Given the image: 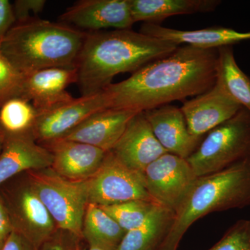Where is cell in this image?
<instances>
[{"label": "cell", "instance_id": "cell-2", "mask_svg": "<svg viewBox=\"0 0 250 250\" xmlns=\"http://www.w3.org/2000/svg\"><path fill=\"white\" fill-rule=\"evenodd\" d=\"M180 45L131 29L87 33L76 62L82 96L103 91L116 75L131 74Z\"/></svg>", "mask_w": 250, "mask_h": 250}, {"label": "cell", "instance_id": "cell-20", "mask_svg": "<svg viewBox=\"0 0 250 250\" xmlns=\"http://www.w3.org/2000/svg\"><path fill=\"white\" fill-rule=\"evenodd\" d=\"M220 3L218 0H130L135 23L156 24L171 16L211 12Z\"/></svg>", "mask_w": 250, "mask_h": 250}, {"label": "cell", "instance_id": "cell-8", "mask_svg": "<svg viewBox=\"0 0 250 250\" xmlns=\"http://www.w3.org/2000/svg\"><path fill=\"white\" fill-rule=\"evenodd\" d=\"M83 183L88 203L108 206L135 200L155 202L148 193L143 173L125 165L111 151L106 153L98 171Z\"/></svg>", "mask_w": 250, "mask_h": 250}, {"label": "cell", "instance_id": "cell-4", "mask_svg": "<svg viewBox=\"0 0 250 250\" xmlns=\"http://www.w3.org/2000/svg\"><path fill=\"white\" fill-rule=\"evenodd\" d=\"M250 207V159L225 170L197 177L175 211L168 234L159 250H177L198 219L213 212Z\"/></svg>", "mask_w": 250, "mask_h": 250}, {"label": "cell", "instance_id": "cell-21", "mask_svg": "<svg viewBox=\"0 0 250 250\" xmlns=\"http://www.w3.org/2000/svg\"><path fill=\"white\" fill-rule=\"evenodd\" d=\"M173 210L157 205L142 225L126 231L116 250H159L168 234Z\"/></svg>", "mask_w": 250, "mask_h": 250}, {"label": "cell", "instance_id": "cell-36", "mask_svg": "<svg viewBox=\"0 0 250 250\" xmlns=\"http://www.w3.org/2000/svg\"></svg>", "mask_w": 250, "mask_h": 250}, {"label": "cell", "instance_id": "cell-25", "mask_svg": "<svg viewBox=\"0 0 250 250\" xmlns=\"http://www.w3.org/2000/svg\"><path fill=\"white\" fill-rule=\"evenodd\" d=\"M157 205L154 202L135 200L100 207L126 232L142 225Z\"/></svg>", "mask_w": 250, "mask_h": 250}, {"label": "cell", "instance_id": "cell-23", "mask_svg": "<svg viewBox=\"0 0 250 250\" xmlns=\"http://www.w3.org/2000/svg\"><path fill=\"white\" fill-rule=\"evenodd\" d=\"M216 82L233 100L250 112V78L240 68L232 46L218 49Z\"/></svg>", "mask_w": 250, "mask_h": 250}, {"label": "cell", "instance_id": "cell-24", "mask_svg": "<svg viewBox=\"0 0 250 250\" xmlns=\"http://www.w3.org/2000/svg\"><path fill=\"white\" fill-rule=\"evenodd\" d=\"M39 113L29 100L11 99L0 107V131L4 134H31Z\"/></svg>", "mask_w": 250, "mask_h": 250}, {"label": "cell", "instance_id": "cell-32", "mask_svg": "<svg viewBox=\"0 0 250 250\" xmlns=\"http://www.w3.org/2000/svg\"><path fill=\"white\" fill-rule=\"evenodd\" d=\"M14 231L7 210L0 200V241L4 243L6 238Z\"/></svg>", "mask_w": 250, "mask_h": 250}, {"label": "cell", "instance_id": "cell-17", "mask_svg": "<svg viewBox=\"0 0 250 250\" xmlns=\"http://www.w3.org/2000/svg\"><path fill=\"white\" fill-rule=\"evenodd\" d=\"M77 82L76 67H53L24 75L22 98L29 100L39 112L72 100L67 92Z\"/></svg>", "mask_w": 250, "mask_h": 250}, {"label": "cell", "instance_id": "cell-1", "mask_svg": "<svg viewBox=\"0 0 250 250\" xmlns=\"http://www.w3.org/2000/svg\"><path fill=\"white\" fill-rule=\"evenodd\" d=\"M218 49L179 46L104 89L108 108L141 113L204 93L216 82Z\"/></svg>", "mask_w": 250, "mask_h": 250}, {"label": "cell", "instance_id": "cell-10", "mask_svg": "<svg viewBox=\"0 0 250 250\" xmlns=\"http://www.w3.org/2000/svg\"><path fill=\"white\" fill-rule=\"evenodd\" d=\"M108 108L104 90L93 95L72 98L47 111L39 112L31 134L39 144L62 139L97 112Z\"/></svg>", "mask_w": 250, "mask_h": 250}, {"label": "cell", "instance_id": "cell-9", "mask_svg": "<svg viewBox=\"0 0 250 250\" xmlns=\"http://www.w3.org/2000/svg\"><path fill=\"white\" fill-rule=\"evenodd\" d=\"M143 175L151 198L174 213L198 177L187 159L168 152L148 166Z\"/></svg>", "mask_w": 250, "mask_h": 250}, {"label": "cell", "instance_id": "cell-15", "mask_svg": "<svg viewBox=\"0 0 250 250\" xmlns=\"http://www.w3.org/2000/svg\"><path fill=\"white\" fill-rule=\"evenodd\" d=\"M53 156L51 169L72 182H83L98 171L106 152L90 145L59 139L42 145Z\"/></svg>", "mask_w": 250, "mask_h": 250}, {"label": "cell", "instance_id": "cell-34", "mask_svg": "<svg viewBox=\"0 0 250 250\" xmlns=\"http://www.w3.org/2000/svg\"><path fill=\"white\" fill-rule=\"evenodd\" d=\"M77 250H104L101 249V248H95V247H90V246H88V248H86V249H82V248H81L80 246H79L78 248H77Z\"/></svg>", "mask_w": 250, "mask_h": 250}, {"label": "cell", "instance_id": "cell-16", "mask_svg": "<svg viewBox=\"0 0 250 250\" xmlns=\"http://www.w3.org/2000/svg\"><path fill=\"white\" fill-rule=\"evenodd\" d=\"M3 134L4 144L0 154V185L23 172L51 167L53 160L52 153L39 144L32 134Z\"/></svg>", "mask_w": 250, "mask_h": 250}, {"label": "cell", "instance_id": "cell-31", "mask_svg": "<svg viewBox=\"0 0 250 250\" xmlns=\"http://www.w3.org/2000/svg\"><path fill=\"white\" fill-rule=\"evenodd\" d=\"M1 250H35V248L21 233L14 230L4 241Z\"/></svg>", "mask_w": 250, "mask_h": 250}, {"label": "cell", "instance_id": "cell-14", "mask_svg": "<svg viewBox=\"0 0 250 250\" xmlns=\"http://www.w3.org/2000/svg\"><path fill=\"white\" fill-rule=\"evenodd\" d=\"M143 113L163 147L183 159H188L205 137L190 134L182 110L170 104Z\"/></svg>", "mask_w": 250, "mask_h": 250}, {"label": "cell", "instance_id": "cell-22", "mask_svg": "<svg viewBox=\"0 0 250 250\" xmlns=\"http://www.w3.org/2000/svg\"><path fill=\"white\" fill-rule=\"evenodd\" d=\"M126 231L100 207L88 203L82 226V238L88 246L116 250Z\"/></svg>", "mask_w": 250, "mask_h": 250}, {"label": "cell", "instance_id": "cell-26", "mask_svg": "<svg viewBox=\"0 0 250 250\" xmlns=\"http://www.w3.org/2000/svg\"><path fill=\"white\" fill-rule=\"evenodd\" d=\"M24 75L0 54V107L13 98H22Z\"/></svg>", "mask_w": 250, "mask_h": 250}, {"label": "cell", "instance_id": "cell-13", "mask_svg": "<svg viewBox=\"0 0 250 250\" xmlns=\"http://www.w3.org/2000/svg\"><path fill=\"white\" fill-rule=\"evenodd\" d=\"M111 152L130 168L142 173L148 166L167 153L156 139L143 112L131 120Z\"/></svg>", "mask_w": 250, "mask_h": 250}, {"label": "cell", "instance_id": "cell-30", "mask_svg": "<svg viewBox=\"0 0 250 250\" xmlns=\"http://www.w3.org/2000/svg\"><path fill=\"white\" fill-rule=\"evenodd\" d=\"M16 23L13 5L8 0H0V50L5 37Z\"/></svg>", "mask_w": 250, "mask_h": 250}, {"label": "cell", "instance_id": "cell-12", "mask_svg": "<svg viewBox=\"0 0 250 250\" xmlns=\"http://www.w3.org/2000/svg\"><path fill=\"white\" fill-rule=\"evenodd\" d=\"M243 108L218 82L209 90L184 102L181 107L190 134L203 137Z\"/></svg>", "mask_w": 250, "mask_h": 250}, {"label": "cell", "instance_id": "cell-5", "mask_svg": "<svg viewBox=\"0 0 250 250\" xmlns=\"http://www.w3.org/2000/svg\"><path fill=\"white\" fill-rule=\"evenodd\" d=\"M250 159V112L242 108L205 135L187 159L197 177L214 173Z\"/></svg>", "mask_w": 250, "mask_h": 250}, {"label": "cell", "instance_id": "cell-11", "mask_svg": "<svg viewBox=\"0 0 250 250\" xmlns=\"http://www.w3.org/2000/svg\"><path fill=\"white\" fill-rule=\"evenodd\" d=\"M60 20L91 32L110 28L131 29L135 23L130 0H81L67 8Z\"/></svg>", "mask_w": 250, "mask_h": 250}, {"label": "cell", "instance_id": "cell-33", "mask_svg": "<svg viewBox=\"0 0 250 250\" xmlns=\"http://www.w3.org/2000/svg\"><path fill=\"white\" fill-rule=\"evenodd\" d=\"M4 136L1 131H0V154H1V149H2L3 144H4Z\"/></svg>", "mask_w": 250, "mask_h": 250}, {"label": "cell", "instance_id": "cell-27", "mask_svg": "<svg viewBox=\"0 0 250 250\" xmlns=\"http://www.w3.org/2000/svg\"><path fill=\"white\" fill-rule=\"evenodd\" d=\"M209 250H250V220L237 221Z\"/></svg>", "mask_w": 250, "mask_h": 250}, {"label": "cell", "instance_id": "cell-6", "mask_svg": "<svg viewBox=\"0 0 250 250\" xmlns=\"http://www.w3.org/2000/svg\"><path fill=\"white\" fill-rule=\"evenodd\" d=\"M33 190L45 206L57 229L82 238L88 197L83 182H72L49 168L25 172Z\"/></svg>", "mask_w": 250, "mask_h": 250}, {"label": "cell", "instance_id": "cell-29", "mask_svg": "<svg viewBox=\"0 0 250 250\" xmlns=\"http://www.w3.org/2000/svg\"><path fill=\"white\" fill-rule=\"evenodd\" d=\"M45 4V0H16L13 4L16 22H24L34 18L31 14L41 13Z\"/></svg>", "mask_w": 250, "mask_h": 250}, {"label": "cell", "instance_id": "cell-19", "mask_svg": "<svg viewBox=\"0 0 250 250\" xmlns=\"http://www.w3.org/2000/svg\"><path fill=\"white\" fill-rule=\"evenodd\" d=\"M141 32L146 35L202 49H218L250 41V31H239L224 27H213L197 30H179L160 24L145 23Z\"/></svg>", "mask_w": 250, "mask_h": 250}, {"label": "cell", "instance_id": "cell-28", "mask_svg": "<svg viewBox=\"0 0 250 250\" xmlns=\"http://www.w3.org/2000/svg\"><path fill=\"white\" fill-rule=\"evenodd\" d=\"M80 238L66 231H57L35 250H77Z\"/></svg>", "mask_w": 250, "mask_h": 250}, {"label": "cell", "instance_id": "cell-7", "mask_svg": "<svg viewBox=\"0 0 250 250\" xmlns=\"http://www.w3.org/2000/svg\"><path fill=\"white\" fill-rule=\"evenodd\" d=\"M0 185V200L7 210L15 231L37 248L57 231L49 214L26 179Z\"/></svg>", "mask_w": 250, "mask_h": 250}, {"label": "cell", "instance_id": "cell-18", "mask_svg": "<svg viewBox=\"0 0 250 250\" xmlns=\"http://www.w3.org/2000/svg\"><path fill=\"white\" fill-rule=\"evenodd\" d=\"M137 113L115 108L102 110L88 117L61 139L85 143L110 152Z\"/></svg>", "mask_w": 250, "mask_h": 250}, {"label": "cell", "instance_id": "cell-3", "mask_svg": "<svg viewBox=\"0 0 250 250\" xmlns=\"http://www.w3.org/2000/svg\"><path fill=\"white\" fill-rule=\"evenodd\" d=\"M87 33L62 22L31 18L10 29L0 54L23 75L53 67H76Z\"/></svg>", "mask_w": 250, "mask_h": 250}, {"label": "cell", "instance_id": "cell-35", "mask_svg": "<svg viewBox=\"0 0 250 250\" xmlns=\"http://www.w3.org/2000/svg\"><path fill=\"white\" fill-rule=\"evenodd\" d=\"M3 244H4V243H2V242L0 241V250H1V248H2Z\"/></svg>", "mask_w": 250, "mask_h": 250}]
</instances>
